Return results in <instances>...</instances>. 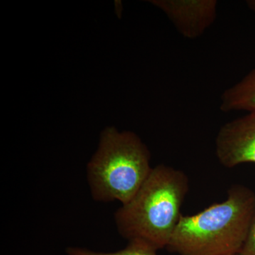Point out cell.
Masks as SVG:
<instances>
[{
	"instance_id": "3",
	"label": "cell",
	"mask_w": 255,
	"mask_h": 255,
	"mask_svg": "<svg viewBox=\"0 0 255 255\" xmlns=\"http://www.w3.org/2000/svg\"><path fill=\"white\" fill-rule=\"evenodd\" d=\"M150 150L135 132L105 128L87 165L92 199L122 204L130 201L150 175Z\"/></svg>"
},
{
	"instance_id": "7",
	"label": "cell",
	"mask_w": 255,
	"mask_h": 255,
	"mask_svg": "<svg viewBox=\"0 0 255 255\" xmlns=\"http://www.w3.org/2000/svg\"><path fill=\"white\" fill-rule=\"evenodd\" d=\"M68 255H157V251L136 245L128 244L123 250L114 253H102L87 248L70 247L66 249Z\"/></svg>"
},
{
	"instance_id": "9",
	"label": "cell",
	"mask_w": 255,
	"mask_h": 255,
	"mask_svg": "<svg viewBox=\"0 0 255 255\" xmlns=\"http://www.w3.org/2000/svg\"><path fill=\"white\" fill-rule=\"evenodd\" d=\"M248 4L251 9H253V11H255V1H248Z\"/></svg>"
},
{
	"instance_id": "8",
	"label": "cell",
	"mask_w": 255,
	"mask_h": 255,
	"mask_svg": "<svg viewBox=\"0 0 255 255\" xmlns=\"http://www.w3.org/2000/svg\"><path fill=\"white\" fill-rule=\"evenodd\" d=\"M240 255H255V215Z\"/></svg>"
},
{
	"instance_id": "4",
	"label": "cell",
	"mask_w": 255,
	"mask_h": 255,
	"mask_svg": "<svg viewBox=\"0 0 255 255\" xmlns=\"http://www.w3.org/2000/svg\"><path fill=\"white\" fill-rule=\"evenodd\" d=\"M216 154L220 163L227 168L255 163V112L228 122L220 128Z\"/></svg>"
},
{
	"instance_id": "10",
	"label": "cell",
	"mask_w": 255,
	"mask_h": 255,
	"mask_svg": "<svg viewBox=\"0 0 255 255\" xmlns=\"http://www.w3.org/2000/svg\"><path fill=\"white\" fill-rule=\"evenodd\" d=\"M240 255V254H238V255Z\"/></svg>"
},
{
	"instance_id": "5",
	"label": "cell",
	"mask_w": 255,
	"mask_h": 255,
	"mask_svg": "<svg viewBox=\"0 0 255 255\" xmlns=\"http://www.w3.org/2000/svg\"><path fill=\"white\" fill-rule=\"evenodd\" d=\"M151 4L162 10L184 38L195 39L214 23L216 0H154Z\"/></svg>"
},
{
	"instance_id": "2",
	"label": "cell",
	"mask_w": 255,
	"mask_h": 255,
	"mask_svg": "<svg viewBox=\"0 0 255 255\" xmlns=\"http://www.w3.org/2000/svg\"><path fill=\"white\" fill-rule=\"evenodd\" d=\"M255 215V193L233 185L226 200L182 215L166 249L179 255L240 254Z\"/></svg>"
},
{
	"instance_id": "6",
	"label": "cell",
	"mask_w": 255,
	"mask_h": 255,
	"mask_svg": "<svg viewBox=\"0 0 255 255\" xmlns=\"http://www.w3.org/2000/svg\"><path fill=\"white\" fill-rule=\"evenodd\" d=\"M221 110L223 112H255V69L223 92Z\"/></svg>"
},
{
	"instance_id": "1",
	"label": "cell",
	"mask_w": 255,
	"mask_h": 255,
	"mask_svg": "<svg viewBox=\"0 0 255 255\" xmlns=\"http://www.w3.org/2000/svg\"><path fill=\"white\" fill-rule=\"evenodd\" d=\"M188 191L189 179L183 171L165 164L152 167L136 194L114 214L119 234L128 244L157 252L167 248Z\"/></svg>"
}]
</instances>
